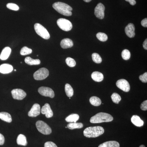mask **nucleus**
I'll list each match as a JSON object with an SVG mask.
<instances>
[{
  "mask_svg": "<svg viewBox=\"0 0 147 147\" xmlns=\"http://www.w3.org/2000/svg\"><path fill=\"white\" fill-rule=\"evenodd\" d=\"M92 59L94 62L96 63H100L102 60L100 55L96 53H94L92 55Z\"/></svg>",
  "mask_w": 147,
  "mask_h": 147,
  "instance_id": "30",
  "label": "nucleus"
},
{
  "mask_svg": "<svg viewBox=\"0 0 147 147\" xmlns=\"http://www.w3.org/2000/svg\"><path fill=\"white\" fill-rule=\"evenodd\" d=\"M139 147H146L145 146H144V145H141V146H140Z\"/></svg>",
  "mask_w": 147,
  "mask_h": 147,
  "instance_id": "43",
  "label": "nucleus"
},
{
  "mask_svg": "<svg viewBox=\"0 0 147 147\" xmlns=\"http://www.w3.org/2000/svg\"><path fill=\"white\" fill-rule=\"evenodd\" d=\"M11 93L13 99L18 100H23L27 95L26 93L20 89H15L12 90Z\"/></svg>",
  "mask_w": 147,
  "mask_h": 147,
  "instance_id": "9",
  "label": "nucleus"
},
{
  "mask_svg": "<svg viewBox=\"0 0 147 147\" xmlns=\"http://www.w3.org/2000/svg\"><path fill=\"white\" fill-rule=\"evenodd\" d=\"M14 71H16V69H14Z\"/></svg>",
  "mask_w": 147,
  "mask_h": 147,
  "instance_id": "44",
  "label": "nucleus"
},
{
  "mask_svg": "<svg viewBox=\"0 0 147 147\" xmlns=\"http://www.w3.org/2000/svg\"><path fill=\"white\" fill-rule=\"evenodd\" d=\"M65 92L66 94L68 97H71L74 94L73 88L69 84H67L65 85Z\"/></svg>",
  "mask_w": 147,
  "mask_h": 147,
  "instance_id": "27",
  "label": "nucleus"
},
{
  "mask_svg": "<svg viewBox=\"0 0 147 147\" xmlns=\"http://www.w3.org/2000/svg\"><path fill=\"white\" fill-rule=\"evenodd\" d=\"M35 30L37 34L41 37L43 39H48L50 38V34L47 29L44 28L42 25L38 23L34 25Z\"/></svg>",
  "mask_w": 147,
  "mask_h": 147,
  "instance_id": "5",
  "label": "nucleus"
},
{
  "mask_svg": "<svg viewBox=\"0 0 147 147\" xmlns=\"http://www.w3.org/2000/svg\"><path fill=\"white\" fill-rule=\"evenodd\" d=\"M125 34L129 38L134 37L135 35V27L134 24L130 23L125 28Z\"/></svg>",
  "mask_w": 147,
  "mask_h": 147,
  "instance_id": "14",
  "label": "nucleus"
},
{
  "mask_svg": "<svg viewBox=\"0 0 147 147\" xmlns=\"http://www.w3.org/2000/svg\"><path fill=\"white\" fill-rule=\"evenodd\" d=\"M143 47L145 50H147V39L145 40L144 42L143 43Z\"/></svg>",
  "mask_w": 147,
  "mask_h": 147,
  "instance_id": "41",
  "label": "nucleus"
},
{
  "mask_svg": "<svg viewBox=\"0 0 147 147\" xmlns=\"http://www.w3.org/2000/svg\"><path fill=\"white\" fill-rule=\"evenodd\" d=\"M25 62L29 65H38L40 63V61L38 59H34L30 57H27L25 59Z\"/></svg>",
  "mask_w": 147,
  "mask_h": 147,
  "instance_id": "23",
  "label": "nucleus"
},
{
  "mask_svg": "<svg viewBox=\"0 0 147 147\" xmlns=\"http://www.w3.org/2000/svg\"><path fill=\"white\" fill-rule=\"evenodd\" d=\"M49 71L47 69L41 68L34 74V79L36 80H42L46 79L49 76Z\"/></svg>",
  "mask_w": 147,
  "mask_h": 147,
  "instance_id": "7",
  "label": "nucleus"
},
{
  "mask_svg": "<svg viewBox=\"0 0 147 147\" xmlns=\"http://www.w3.org/2000/svg\"><path fill=\"white\" fill-rule=\"evenodd\" d=\"M5 137L3 135L0 133V145L4 144L5 143Z\"/></svg>",
  "mask_w": 147,
  "mask_h": 147,
  "instance_id": "38",
  "label": "nucleus"
},
{
  "mask_svg": "<svg viewBox=\"0 0 147 147\" xmlns=\"http://www.w3.org/2000/svg\"><path fill=\"white\" fill-rule=\"evenodd\" d=\"M84 126L82 123H70L67 125V128L70 129L82 128Z\"/></svg>",
  "mask_w": 147,
  "mask_h": 147,
  "instance_id": "25",
  "label": "nucleus"
},
{
  "mask_svg": "<svg viewBox=\"0 0 147 147\" xmlns=\"http://www.w3.org/2000/svg\"><path fill=\"white\" fill-rule=\"evenodd\" d=\"M17 144L18 145H21V146H26L28 144L27 142L26 137L25 135L22 134H20L18 136L17 138Z\"/></svg>",
  "mask_w": 147,
  "mask_h": 147,
  "instance_id": "22",
  "label": "nucleus"
},
{
  "mask_svg": "<svg viewBox=\"0 0 147 147\" xmlns=\"http://www.w3.org/2000/svg\"><path fill=\"white\" fill-rule=\"evenodd\" d=\"M111 98H112L113 102L116 104H118L119 102L121 101V99L120 96L117 93H114L112 95Z\"/></svg>",
  "mask_w": 147,
  "mask_h": 147,
  "instance_id": "29",
  "label": "nucleus"
},
{
  "mask_svg": "<svg viewBox=\"0 0 147 147\" xmlns=\"http://www.w3.org/2000/svg\"><path fill=\"white\" fill-rule=\"evenodd\" d=\"M84 1L86 2L89 3L92 0H84Z\"/></svg>",
  "mask_w": 147,
  "mask_h": 147,
  "instance_id": "42",
  "label": "nucleus"
},
{
  "mask_svg": "<svg viewBox=\"0 0 147 147\" xmlns=\"http://www.w3.org/2000/svg\"><path fill=\"white\" fill-rule=\"evenodd\" d=\"M44 147H58L57 145L53 142H46L44 145Z\"/></svg>",
  "mask_w": 147,
  "mask_h": 147,
  "instance_id": "36",
  "label": "nucleus"
},
{
  "mask_svg": "<svg viewBox=\"0 0 147 147\" xmlns=\"http://www.w3.org/2000/svg\"><path fill=\"white\" fill-rule=\"evenodd\" d=\"M11 49L9 47L4 48L0 55V59L2 60H5L8 59L11 53Z\"/></svg>",
  "mask_w": 147,
  "mask_h": 147,
  "instance_id": "17",
  "label": "nucleus"
},
{
  "mask_svg": "<svg viewBox=\"0 0 147 147\" xmlns=\"http://www.w3.org/2000/svg\"><path fill=\"white\" fill-rule=\"evenodd\" d=\"M36 125L38 131L42 134L48 135L52 133V129L51 127L43 121H37Z\"/></svg>",
  "mask_w": 147,
  "mask_h": 147,
  "instance_id": "4",
  "label": "nucleus"
},
{
  "mask_svg": "<svg viewBox=\"0 0 147 147\" xmlns=\"http://www.w3.org/2000/svg\"><path fill=\"white\" fill-rule=\"evenodd\" d=\"M130 52L128 50L125 49L122 51L121 53L122 57L124 60H127L129 59L130 58Z\"/></svg>",
  "mask_w": 147,
  "mask_h": 147,
  "instance_id": "32",
  "label": "nucleus"
},
{
  "mask_svg": "<svg viewBox=\"0 0 147 147\" xmlns=\"http://www.w3.org/2000/svg\"><path fill=\"white\" fill-rule=\"evenodd\" d=\"M79 119V116L77 114H73L68 116L65 118V121L67 122L76 123Z\"/></svg>",
  "mask_w": 147,
  "mask_h": 147,
  "instance_id": "24",
  "label": "nucleus"
},
{
  "mask_svg": "<svg viewBox=\"0 0 147 147\" xmlns=\"http://www.w3.org/2000/svg\"><path fill=\"white\" fill-rule=\"evenodd\" d=\"M98 147H120V144L116 141H108L102 143Z\"/></svg>",
  "mask_w": 147,
  "mask_h": 147,
  "instance_id": "20",
  "label": "nucleus"
},
{
  "mask_svg": "<svg viewBox=\"0 0 147 147\" xmlns=\"http://www.w3.org/2000/svg\"><path fill=\"white\" fill-rule=\"evenodd\" d=\"M113 120V117L110 114L104 113H99L92 117L90 119V122L92 123H98L109 122Z\"/></svg>",
  "mask_w": 147,
  "mask_h": 147,
  "instance_id": "3",
  "label": "nucleus"
},
{
  "mask_svg": "<svg viewBox=\"0 0 147 147\" xmlns=\"http://www.w3.org/2000/svg\"><path fill=\"white\" fill-rule=\"evenodd\" d=\"M60 45L61 47L63 49H67L72 47L74 44L71 40L69 38H66L63 39L61 41Z\"/></svg>",
  "mask_w": 147,
  "mask_h": 147,
  "instance_id": "16",
  "label": "nucleus"
},
{
  "mask_svg": "<svg viewBox=\"0 0 147 147\" xmlns=\"http://www.w3.org/2000/svg\"><path fill=\"white\" fill-rule=\"evenodd\" d=\"M57 24L60 28L65 31H69L72 28V24L71 22L65 18H59L57 21Z\"/></svg>",
  "mask_w": 147,
  "mask_h": 147,
  "instance_id": "6",
  "label": "nucleus"
},
{
  "mask_svg": "<svg viewBox=\"0 0 147 147\" xmlns=\"http://www.w3.org/2000/svg\"><path fill=\"white\" fill-rule=\"evenodd\" d=\"M117 87L124 92H128L130 90V85L125 79H121L116 83Z\"/></svg>",
  "mask_w": 147,
  "mask_h": 147,
  "instance_id": "11",
  "label": "nucleus"
},
{
  "mask_svg": "<svg viewBox=\"0 0 147 147\" xmlns=\"http://www.w3.org/2000/svg\"><path fill=\"white\" fill-rule=\"evenodd\" d=\"M125 1L129 2L130 4L131 5H135L136 4V1L135 0H125Z\"/></svg>",
  "mask_w": 147,
  "mask_h": 147,
  "instance_id": "40",
  "label": "nucleus"
},
{
  "mask_svg": "<svg viewBox=\"0 0 147 147\" xmlns=\"http://www.w3.org/2000/svg\"><path fill=\"white\" fill-rule=\"evenodd\" d=\"M32 50L30 48L26 47H23L21 49V51H20V54L23 56H25V55H30L32 53Z\"/></svg>",
  "mask_w": 147,
  "mask_h": 147,
  "instance_id": "31",
  "label": "nucleus"
},
{
  "mask_svg": "<svg viewBox=\"0 0 147 147\" xmlns=\"http://www.w3.org/2000/svg\"><path fill=\"white\" fill-rule=\"evenodd\" d=\"M7 7L9 9L14 11H17L19 9V7L16 4L13 3H9L7 5Z\"/></svg>",
  "mask_w": 147,
  "mask_h": 147,
  "instance_id": "34",
  "label": "nucleus"
},
{
  "mask_svg": "<svg viewBox=\"0 0 147 147\" xmlns=\"http://www.w3.org/2000/svg\"><path fill=\"white\" fill-rule=\"evenodd\" d=\"M131 122L135 126L139 127L143 126L144 124V121L137 115H133L131 117Z\"/></svg>",
  "mask_w": 147,
  "mask_h": 147,
  "instance_id": "18",
  "label": "nucleus"
},
{
  "mask_svg": "<svg viewBox=\"0 0 147 147\" xmlns=\"http://www.w3.org/2000/svg\"><path fill=\"white\" fill-rule=\"evenodd\" d=\"M90 102L92 105L98 106L101 104V100L96 96H92L90 99Z\"/></svg>",
  "mask_w": 147,
  "mask_h": 147,
  "instance_id": "26",
  "label": "nucleus"
},
{
  "mask_svg": "<svg viewBox=\"0 0 147 147\" xmlns=\"http://www.w3.org/2000/svg\"><path fill=\"white\" fill-rule=\"evenodd\" d=\"M13 70V66L9 64H3L0 65V72L1 73L3 74L9 73Z\"/></svg>",
  "mask_w": 147,
  "mask_h": 147,
  "instance_id": "15",
  "label": "nucleus"
},
{
  "mask_svg": "<svg viewBox=\"0 0 147 147\" xmlns=\"http://www.w3.org/2000/svg\"><path fill=\"white\" fill-rule=\"evenodd\" d=\"M40 112L43 115H45V117L47 118L52 117L53 116V110L48 103H45V105L42 106L40 110Z\"/></svg>",
  "mask_w": 147,
  "mask_h": 147,
  "instance_id": "13",
  "label": "nucleus"
},
{
  "mask_svg": "<svg viewBox=\"0 0 147 147\" xmlns=\"http://www.w3.org/2000/svg\"><path fill=\"white\" fill-rule=\"evenodd\" d=\"M141 24L143 27L147 28V18H144L141 22Z\"/></svg>",
  "mask_w": 147,
  "mask_h": 147,
  "instance_id": "39",
  "label": "nucleus"
},
{
  "mask_svg": "<svg viewBox=\"0 0 147 147\" xmlns=\"http://www.w3.org/2000/svg\"><path fill=\"white\" fill-rule=\"evenodd\" d=\"M0 119L7 123H11L12 121L11 116L9 113L6 112L0 113Z\"/></svg>",
  "mask_w": 147,
  "mask_h": 147,
  "instance_id": "21",
  "label": "nucleus"
},
{
  "mask_svg": "<svg viewBox=\"0 0 147 147\" xmlns=\"http://www.w3.org/2000/svg\"><path fill=\"white\" fill-rule=\"evenodd\" d=\"M141 109L144 111H146L147 110V100H145L141 105Z\"/></svg>",
  "mask_w": 147,
  "mask_h": 147,
  "instance_id": "37",
  "label": "nucleus"
},
{
  "mask_svg": "<svg viewBox=\"0 0 147 147\" xmlns=\"http://www.w3.org/2000/svg\"><path fill=\"white\" fill-rule=\"evenodd\" d=\"M53 7L59 13L64 16H71L72 15V7L65 3L61 2H56L53 4Z\"/></svg>",
  "mask_w": 147,
  "mask_h": 147,
  "instance_id": "1",
  "label": "nucleus"
},
{
  "mask_svg": "<svg viewBox=\"0 0 147 147\" xmlns=\"http://www.w3.org/2000/svg\"><path fill=\"white\" fill-rule=\"evenodd\" d=\"M96 37L98 39L102 42H105L108 40V37L107 35L104 33L98 32L96 34Z\"/></svg>",
  "mask_w": 147,
  "mask_h": 147,
  "instance_id": "28",
  "label": "nucleus"
},
{
  "mask_svg": "<svg viewBox=\"0 0 147 147\" xmlns=\"http://www.w3.org/2000/svg\"><path fill=\"white\" fill-rule=\"evenodd\" d=\"M66 63L70 67H74L76 65V62L72 58L68 57L66 59Z\"/></svg>",
  "mask_w": 147,
  "mask_h": 147,
  "instance_id": "33",
  "label": "nucleus"
},
{
  "mask_svg": "<svg viewBox=\"0 0 147 147\" xmlns=\"http://www.w3.org/2000/svg\"><path fill=\"white\" fill-rule=\"evenodd\" d=\"M40 105L38 103L34 104L28 113V115L30 117H34L39 115L40 113Z\"/></svg>",
  "mask_w": 147,
  "mask_h": 147,
  "instance_id": "12",
  "label": "nucleus"
},
{
  "mask_svg": "<svg viewBox=\"0 0 147 147\" xmlns=\"http://www.w3.org/2000/svg\"><path fill=\"white\" fill-rule=\"evenodd\" d=\"M105 7L101 3H99L94 9V14L97 18L102 19L104 18Z\"/></svg>",
  "mask_w": 147,
  "mask_h": 147,
  "instance_id": "10",
  "label": "nucleus"
},
{
  "mask_svg": "<svg viewBox=\"0 0 147 147\" xmlns=\"http://www.w3.org/2000/svg\"><path fill=\"white\" fill-rule=\"evenodd\" d=\"M91 77L92 79L94 81L98 82H102L104 78V76L102 73L96 71H94L92 73Z\"/></svg>",
  "mask_w": 147,
  "mask_h": 147,
  "instance_id": "19",
  "label": "nucleus"
},
{
  "mask_svg": "<svg viewBox=\"0 0 147 147\" xmlns=\"http://www.w3.org/2000/svg\"><path fill=\"white\" fill-rule=\"evenodd\" d=\"M139 79L140 81L143 83H146L147 82V72H145L142 75L139 76Z\"/></svg>",
  "mask_w": 147,
  "mask_h": 147,
  "instance_id": "35",
  "label": "nucleus"
},
{
  "mask_svg": "<svg viewBox=\"0 0 147 147\" xmlns=\"http://www.w3.org/2000/svg\"><path fill=\"white\" fill-rule=\"evenodd\" d=\"M40 94L43 96L53 98L55 97V93L54 91L50 88L45 87H41L38 89Z\"/></svg>",
  "mask_w": 147,
  "mask_h": 147,
  "instance_id": "8",
  "label": "nucleus"
},
{
  "mask_svg": "<svg viewBox=\"0 0 147 147\" xmlns=\"http://www.w3.org/2000/svg\"><path fill=\"white\" fill-rule=\"evenodd\" d=\"M104 132V129L102 127H90L85 129L84 134L88 138H96L102 135Z\"/></svg>",
  "mask_w": 147,
  "mask_h": 147,
  "instance_id": "2",
  "label": "nucleus"
}]
</instances>
